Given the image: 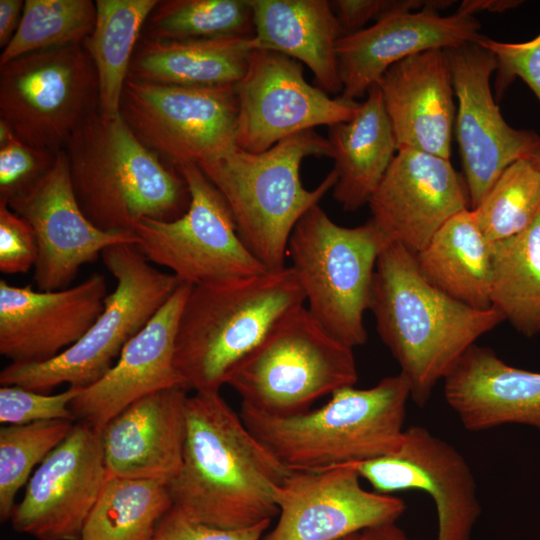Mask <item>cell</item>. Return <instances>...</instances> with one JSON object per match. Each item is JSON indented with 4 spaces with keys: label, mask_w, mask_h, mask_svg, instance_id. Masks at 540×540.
Returning <instances> with one entry per match:
<instances>
[{
    "label": "cell",
    "mask_w": 540,
    "mask_h": 540,
    "mask_svg": "<svg viewBox=\"0 0 540 540\" xmlns=\"http://www.w3.org/2000/svg\"><path fill=\"white\" fill-rule=\"evenodd\" d=\"M290 473L219 392L187 397L182 464L167 484L173 506L187 517L225 529L271 521Z\"/></svg>",
    "instance_id": "cell-1"
},
{
    "label": "cell",
    "mask_w": 540,
    "mask_h": 540,
    "mask_svg": "<svg viewBox=\"0 0 540 540\" xmlns=\"http://www.w3.org/2000/svg\"><path fill=\"white\" fill-rule=\"evenodd\" d=\"M369 310L420 408L463 354L505 321L493 307H470L434 287L421 274L415 254L397 243L379 255Z\"/></svg>",
    "instance_id": "cell-2"
},
{
    "label": "cell",
    "mask_w": 540,
    "mask_h": 540,
    "mask_svg": "<svg viewBox=\"0 0 540 540\" xmlns=\"http://www.w3.org/2000/svg\"><path fill=\"white\" fill-rule=\"evenodd\" d=\"M64 151L79 206L101 230L131 231L141 219L170 221L188 209L182 175L149 150L120 113L91 114Z\"/></svg>",
    "instance_id": "cell-3"
},
{
    "label": "cell",
    "mask_w": 540,
    "mask_h": 540,
    "mask_svg": "<svg viewBox=\"0 0 540 540\" xmlns=\"http://www.w3.org/2000/svg\"><path fill=\"white\" fill-rule=\"evenodd\" d=\"M408 381L387 376L366 389L346 387L315 410L272 416L241 406L251 433L290 471H318L394 452L404 435Z\"/></svg>",
    "instance_id": "cell-4"
},
{
    "label": "cell",
    "mask_w": 540,
    "mask_h": 540,
    "mask_svg": "<svg viewBox=\"0 0 540 540\" xmlns=\"http://www.w3.org/2000/svg\"><path fill=\"white\" fill-rule=\"evenodd\" d=\"M305 296L290 267L191 285L176 334L174 364L186 389L219 392L228 373Z\"/></svg>",
    "instance_id": "cell-5"
},
{
    "label": "cell",
    "mask_w": 540,
    "mask_h": 540,
    "mask_svg": "<svg viewBox=\"0 0 540 540\" xmlns=\"http://www.w3.org/2000/svg\"><path fill=\"white\" fill-rule=\"evenodd\" d=\"M311 156L331 157L328 139L315 130L288 137L260 153L235 146L199 166L227 202L239 237L268 270L285 267L295 225L336 184L332 170L313 190L303 186L301 164Z\"/></svg>",
    "instance_id": "cell-6"
},
{
    "label": "cell",
    "mask_w": 540,
    "mask_h": 540,
    "mask_svg": "<svg viewBox=\"0 0 540 540\" xmlns=\"http://www.w3.org/2000/svg\"><path fill=\"white\" fill-rule=\"evenodd\" d=\"M101 257L116 280L101 314L74 345L56 357L4 367L2 386L47 393L62 384L80 389L94 384L182 283L174 274L156 269L135 244L111 246Z\"/></svg>",
    "instance_id": "cell-7"
},
{
    "label": "cell",
    "mask_w": 540,
    "mask_h": 540,
    "mask_svg": "<svg viewBox=\"0 0 540 540\" xmlns=\"http://www.w3.org/2000/svg\"><path fill=\"white\" fill-rule=\"evenodd\" d=\"M358 380L353 348L332 336L301 306L281 319L228 373L242 405L272 416L309 410Z\"/></svg>",
    "instance_id": "cell-8"
},
{
    "label": "cell",
    "mask_w": 540,
    "mask_h": 540,
    "mask_svg": "<svg viewBox=\"0 0 540 540\" xmlns=\"http://www.w3.org/2000/svg\"><path fill=\"white\" fill-rule=\"evenodd\" d=\"M389 242L369 219L356 227L333 222L318 205L295 225L287 254L307 309L336 339L354 348L366 343L376 263Z\"/></svg>",
    "instance_id": "cell-9"
},
{
    "label": "cell",
    "mask_w": 540,
    "mask_h": 540,
    "mask_svg": "<svg viewBox=\"0 0 540 540\" xmlns=\"http://www.w3.org/2000/svg\"><path fill=\"white\" fill-rule=\"evenodd\" d=\"M98 103L96 70L83 45L33 52L0 66V119L34 148L64 149Z\"/></svg>",
    "instance_id": "cell-10"
},
{
    "label": "cell",
    "mask_w": 540,
    "mask_h": 540,
    "mask_svg": "<svg viewBox=\"0 0 540 540\" xmlns=\"http://www.w3.org/2000/svg\"><path fill=\"white\" fill-rule=\"evenodd\" d=\"M190 202L180 217L144 218L131 231L151 263L190 285L232 281L268 271L238 235L224 197L196 165L179 167Z\"/></svg>",
    "instance_id": "cell-11"
},
{
    "label": "cell",
    "mask_w": 540,
    "mask_h": 540,
    "mask_svg": "<svg viewBox=\"0 0 540 540\" xmlns=\"http://www.w3.org/2000/svg\"><path fill=\"white\" fill-rule=\"evenodd\" d=\"M235 85L189 87L128 78L120 114L138 139L174 169L201 166L236 145Z\"/></svg>",
    "instance_id": "cell-12"
},
{
    "label": "cell",
    "mask_w": 540,
    "mask_h": 540,
    "mask_svg": "<svg viewBox=\"0 0 540 540\" xmlns=\"http://www.w3.org/2000/svg\"><path fill=\"white\" fill-rule=\"evenodd\" d=\"M235 90V142L252 153L317 126L349 121L359 106L341 96L331 98L305 80L300 62L265 49L252 50Z\"/></svg>",
    "instance_id": "cell-13"
},
{
    "label": "cell",
    "mask_w": 540,
    "mask_h": 540,
    "mask_svg": "<svg viewBox=\"0 0 540 540\" xmlns=\"http://www.w3.org/2000/svg\"><path fill=\"white\" fill-rule=\"evenodd\" d=\"M445 51L458 101L454 132L473 209L508 166L540 144V137L504 120L491 91L498 62L490 50L467 43Z\"/></svg>",
    "instance_id": "cell-14"
},
{
    "label": "cell",
    "mask_w": 540,
    "mask_h": 540,
    "mask_svg": "<svg viewBox=\"0 0 540 540\" xmlns=\"http://www.w3.org/2000/svg\"><path fill=\"white\" fill-rule=\"evenodd\" d=\"M8 206L32 228L37 243L38 290L67 288L80 268L118 244H138L131 231H105L92 224L76 199L64 149L49 171Z\"/></svg>",
    "instance_id": "cell-15"
},
{
    "label": "cell",
    "mask_w": 540,
    "mask_h": 540,
    "mask_svg": "<svg viewBox=\"0 0 540 540\" xmlns=\"http://www.w3.org/2000/svg\"><path fill=\"white\" fill-rule=\"evenodd\" d=\"M107 478L100 432L78 421L28 480L12 527L37 540H81Z\"/></svg>",
    "instance_id": "cell-16"
},
{
    "label": "cell",
    "mask_w": 540,
    "mask_h": 540,
    "mask_svg": "<svg viewBox=\"0 0 540 540\" xmlns=\"http://www.w3.org/2000/svg\"><path fill=\"white\" fill-rule=\"evenodd\" d=\"M352 465L378 493H427L436 507L437 540L471 539L481 514L472 470L453 445L425 427L405 429L394 452Z\"/></svg>",
    "instance_id": "cell-17"
},
{
    "label": "cell",
    "mask_w": 540,
    "mask_h": 540,
    "mask_svg": "<svg viewBox=\"0 0 540 540\" xmlns=\"http://www.w3.org/2000/svg\"><path fill=\"white\" fill-rule=\"evenodd\" d=\"M352 464L291 471L278 489V522L263 540H338L396 520L405 502L371 492Z\"/></svg>",
    "instance_id": "cell-18"
},
{
    "label": "cell",
    "mask_w": 540,
    "mask_h": 540,
    "mask_svg": "<svg viewBox=\"0 0 540 540\" xmlns=\"http://www.w3.org/2000/svg\"><path fill=\"white\" fill-rule=\"evenodd\" d=\"M368 205L388 242L416 254L450 218L470 209V200L449 159L400 149Z\"/></svg>",
    "instance_id": "cell-19"
},
{
    "label": "cell",
    "mask_w": 540,
    "mask_h": 540,
    "mask_svg": "<svg viewBox=\"0 0 540 540\" xmlns=\"http://www.w3.org/2000/svg\"><path fill=\"white\" fill-rule=\"evenodd\" d=\"M102 274L54 291L0 280V353L13 363L50 360L74 345L101 314L107 297Z\"/></svg>",
    "instance_id": "cell-20"
},
{
    "label": "cell",
    "mask_w": 540,
    "mask_h": 540,
    "mask_svg": "<svg viewBox=\"0 0 540 540\" xmlns=\"http://www.w3.org/2000/svg\"><path fill=\"white\" fill-rule=\"evenodd\" d=\"M475 16L455 12L443 16L425 8L389 15L369 27L339 38L336 45L341 97L355 101L367 94L381 76L397 62L433 49H450L478 43Z\"/></svg>",
    "instance_id": "cell-21"
},
{
    "label": "cell",
    "mask_w": 540,
    "mask_h": 540,
    "mask_svg": "<svg viewBox=\"0 0 540 540\" xmlns=\"http://www.w3.org/2000/svg\"><path fill=\"white\" fill-rule=\"evenodd\" d=\"M182 282L149 322L122 349L116 363L71 402L76 420L99 432L132 402L153 392L183 387L174 364L180 314L190 290Z\"/></svg>",
    "instance_id": "cell-22"
},
{
    "label": "cell",
    "mask_w": 540,
    "mask_h": 540,
    "mask_svg": "<svg viewBox=\"0 0 540 540\" xmlns=\"http://www.w3.org/2000/svg\"><path fill=\"white\" fill-rule=\"evenodd\" d=\"M187 397L183 387L159 390L113 417L100 431L108 476L167 485L182 464Z\"/></svg>",
    "instance_id": "cell-23"
},
{
    "label": "cell",
    "mask_w": 540,
    "mask_h": 540,
    "mask_svg": "<svg viewBox=\"0 0 540 540\" xmlns=\"http://www.w3.org/2000/svg\"><path fill=\"white\" fill-rule=\"evenodd\" d=\"M397 148L449 159L456 108L445 50H427L392 65L377 82Z\"/></svg>",
    "instance_id": "cell-24"
},
{
    "label": "cell",
    "mask_w": 540,
    "mask_h": 540,
    "mask_svg": "<svg viewBox=\"0 0 540 540\" xmlns=\"http://www.w3.org/2000/svg\"><path fill=\"white\" fill-rule=\"evenodd\" d=\"M443 382L447 404L468 431L506 424L540 430V372L513 367L492 349L474 344Z\"/></svg>",
    "instance_id": "cell-25"
},
{
    "label": "cell",
    "mask_w": 540,
    "mask_h": 540,
    "mask_svg": "<svg viewBox=\"0 0 540 540\" xmlns=\"http://www.w3.org/2000/svg\"><path fill=\"white\" fill-rule=\"evenodd\" d=\"M253 49L286 55L305 64L315 86L325 93L342 92L336 45L341 37L330 1L250 0Z\"/></svg>",
    "instance_id": "cell-26"
},
{
    "label": "cell",
    "mask_w": 540,
    "mask_h": 540,
    "mask_svg": "<svg viewBox=\"0 0 540 540\" xmlns=\"http://www.w3.org/2000/svg\"><path fill=\"white\" fill-rule=\"evenodd\" d=\"M327 139L337 175L333 197L344 211L354 212L369 203L398 151L378 85L352 119L329 126Z\"/></svg>",
    "instance_id": "cell-27"
},
{
    "label": "cell",
    "mask_w": 540,
    "mask_h": 540,
    "mask_svg": "<svg viewBox=\"0 0 540 540\" xmlns=\"http://www.w3.org/2000/svg\"><path fill=\"white\" fill-rule=\"evenodd\" d=\"M252 37L191 41L143 39L132 57L128 78L158 84L216 87L236 85L252 53Z\"/></svg>",
    "instance_id": "cell-28"
},
{
    "label": "cell",
    "mask_w": 540,
    "mask_h": 540,
    "mask_svg": "<svg viewBox=\"0 0 540 540\" xmlns=\"http://www.w3.org/2000/svg\"><path fill=\"white\" fill-rule=\"evenodd\" d=\"M491 242L471 209L450 218L416 254L418 268L434 287L477 309L491 307Z\"/></svg>",
    "instance_id": "cell-29"
},
{
    "label": "cell",
    "mask_w": 540,
    "mask_h": 540,
    "mask_svg": "<svg viewBox=\"0 0 540 540\" xmlns=\"http://www.w3.org/2000/svg\"><path fill=\"white\" fill-rule=\"evenodd\" d=\"M158 0H97L92 33L83 43L98 80V111L120 113L121 99L141 30Z\"/></svg>",
    "instance_id": "cell-30"
},
{
    "label": "cell",
    "mask_w": 540,
    "mask_h": 540,
    "mask_svg": "<svg viewBox=\"0 0 540 540\" xmlns=\"http://www.w3.org/2000/svg\"><path fill=\"white\" fill-rule=\"evenodd\" d=\"M491 307L519 333H540V215L523 232L491 244Z\"/></svg>",
    "instance_id": "cell-31"
},
{
    "label": "cell",
    "mask_w": 540,
    "mask_h": 540,
    "mask_svg": "<svg viewBox=\"0 0 540 540\" xmlns=\"http://www.w3.org/2000/svg\"><path fill=\"white\" fill-rule=\"evenodd\" d=\"M172 507L167 485L160 481L108 476L81 540H152Z\"/></svg>",
    "instance_id": "cell-32"
},
{
    "label": "cell",
    "mask_w": 540,
    "mask_h": 540,
    "mask_svg": "<svg viewBox=\"0 0 540 540\" xmlns=\"http://www.w3.org/2000/svg\"><path fill=\"white\" fill-rule=\"evenodd\" d=\"M144 27L157 41L253 37V9L250 0H165Z\"/></svg>",
    "instance_id": "cell-33"
},
{
    "label": "cell",
    "mask_w": 540,
    "mask_h": 540,
    "mask_svg": "<svg viewBox=\"0 0 540 540\" xmlns=\"http://www.w3.org/2000/svg\"><path fill=\"white\" fill-rule=\"evenodd\" d=\"M95 20L96 4L91 0H26L18 29L1 52L0 66L33 52L83 45Z\"/></svg>",
    "instance_id": "cell-34"
},
{
    "label": "cell",
    "mask_w": 540,
    "mask_h": 540,
    "mask_svg": "<svg viewBox=\"0 0 540 540\" xmlns=\"http://www.w3.org/2000/svg\"><path fill=\"white\" fill-rule=\"evenodd\" d=\"M471 211L491 243L523 232L540 215V172L527 158L515 161Z\"/></svg>",
    "instance_id": "cell-35"
},
{
    "label": "cell",
    "mask_w": 540,
    "mask_h": 540,
    "mask_svg": "<svg viewBox=\"0 0 540 540\" xmlns=\"http://www.w3.org/2000/svg\"><path fill=\"white\" fill-rule=\"evenodd\" d=\"M74 421L46 420L0 429V518L10 519L18 491L33 468L69 435Z\"/></svg>",
    "instance_id": "cell-36"
},
{
    "label": "cell",
    "mask_w": 540,
    "mask_h": 540,
    "mask_svg": "<svg viewBox=\"0 0 540 540\" xmlns=\"http://www.w3.org/2000/svg\"><path fill=\"white\" fill-rule=\"evenodd\" d=\"M82 389L69 387L46 394L16 385L0 388V422L8 425L27 424L46 420L76 421L70 405Z\"/></svg>",
    "instance_id": "cell-37"
},
{
    "label": "cell",
    "mask_w": 540,
    "mask_h": 540,
    "mask_svg": "<svg viewBox=\"0 0 540 540\" xmlns=\"http://www.w3.org/2000/svg\"><path fill=\"white\" fill-rule=\"evenodd\" d=\"M57 152L34 148L11 136L0 144V200L21 195L52 167Z\"/></svg>",
    "instance_id": "cell-38"
},
{
    "label": "cell",
    "mask_w": 540,
    "mask_h": 540,
    "mask_svg": "<svg viewBox=\"0 0 540 540\" xmlns=\"http://www.w3.org/2000/svg\"><path fill=\"white\" fill-rule=\"evenodd\" d=\"M478 44L490 50L497 59L498 92L519 77L540 102V33L519 43L500 42L485 36Z\"/></svg>",
    "instance_id": "cell-39"
},
{
    "label": "cell",
    "mask_w": 540,
    "mask_h": 540,
    "mask_svg": "<svg viewBox=\"0 0 540 540\" xmlns=\"http://www.w3.org/2000/svg\"><path fill=\"white\" fill-rule=\"evenodd\" d=\"M449 0H334L331 7L338 22L341 37L365 28L370 20L375 22L395 13L432 8L437 11L451 6Z\"/></svg>",
    "instance_id": "cell-40"
},
{
    "label": "cell",
    "mask_w": 540,
    "mask_h": 540,
    "mask_svg": "<svg viewBox=\"0 0 540 540\" xmlns=\"http://www.w3.org/2000/svg\"><path fill=\"white\" fill-rule=\"evenodd\" d=\"M37 243L31 226L0 200V270L26 273L35 266Z\"/></svg>",
    "instance_id": "cell-41"
},
{
    "label": "cell",
    "mask_w": 540,
    "mask_h": 540,
    "mask_svg": "<svg viewBox=\"0 0 540 540\" xmlns=\"http://www.w3.org/2000/svg\"><path fill=\"white\" fill-rule=\"evenodd\" d=\"M271 521L225 529L196 522L173 506L160 521L152 540H262Z\"/></svg>",
    "instance_id": "cell-42"
},
{
    "label": "cell",
    "mask_w": 540,
    "mask_h": 540,
    "mask_svg": "<svg viewBox=\"0 0 540 540\" xmlns=\"http://www.w3.org/2000/svg\"><path fill=\"white\" fill-rule=\"evenodd\" d=\"M24 1L0 0V47L5 48L20 24Z\"/></svg>",
    "instance_id": "cell-43"
},
{
    "label": "cell",
    "mask_w": 540,
    "mask_h": 540,
    "mask_svg": "<svg viewBox=\"0 0 540 540\" xmlns=\"http://www.w3.org/2000/svg\"><path fill=\"white\" fill-rule=\"evenodd\" d=\"M519 0H464L461 2L456 12L474 16L478 12H504L519 6Z\"/></svg>",
    "instance_id": "cell-44"
},
{
    "label": "cell",
    "mask_w": 540,
    "mask_h": 540,
    "mask_svg": "<svg viewBox=\"0 0 540 540\" xmlns=\"http://www.w3.org/2000/svg\"><path fill=\"white\" fill-rule=\"evenodd\" d=\"M361 540H421L408 537L396 522L381 524L360 532Z\"/></svg>",
    "instance_id": "cell-45"
},
{
    "label": "cell",
    "mask_w": 540,
    "mask_h": 540,
    "mask_svg": "<svg viewBox=\"0 0 540 540\" xmlns=\"http://www.w3.org/2000/svg\"><path fill=\"white\" fill-rule=\"evenodd\" d=\"M540 172V144H538L526 157Z\"/></svg>",
    "instance_id": "cell-46"
},
{
    "label": "cell",
    "mask_w": 540,
    "mask_h": 540,
    "mask_svg": "<svg viewBox=\"0 0 540 540\" xmlns=\"http://www.w3.org/2000/svg\"><path fill=\"white\" fill-rule=\"evenodd\" d=\"M338 540H361L360 533L352 534Z\"/></svg>",
    "instance_id": "cell-47"
}]
</instances>
